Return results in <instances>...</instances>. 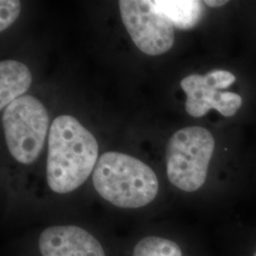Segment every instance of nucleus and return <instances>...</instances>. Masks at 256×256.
Instances as JSON below:
<instances>
[{
	"label": "nucleus",
	"mask_w": 256,
	"mask_h": 256,
	"mask_svg": "<svg viewBox=\"0 0 256 256\" xmlns=\"http://www.w3.org/2000/svg\"><path fill=\"white\" fill-rule=\"evenodd\" d=\"M95 137L78 120L62 115L50 128L46 184L52 192L66 194L80 188L92 176L98 162Z\"/></svg>",
	"instance_id": "nucleus-1"
},
{
	"label": "nucleus",
	"mask_w": 256,
	"mask_h": 256,
	"mask_svg": "<svg viewBox=\"0 0 256 256\" xmlns=\"http://www.w3.org/2000/svg\"><path fill=\"white\" fill-rule=\"evenodd\" d=\"M92 183L104 200L124 210L142 209L155 202L160 192L158 176L150 166L118 152L99 158Z\"/></svg>",
	"instance_id": "nucleus-2"
},
{
	"label": "nucleus",
	"mask_w": 256,
	"mask_h": 256,
	"mask_svg": "<svg viewBox=\"0 0 256 256\" xmlns=\"http://www.w3.org/2000/svg\"><path fill=\"white\" fill-rule=\"evenodd\" d=\"M214 138L202 126L184 128L166 147V174L176 189L185 194L200 191L209 178Z\"/></svg>",
	"instance_id": "nucleus-3"
},
{
	"label": "nucleus",
	"mask_w": 256,
	"mask_h": 256,
	"mask_svg": "<svg viewBox=\"0 0 256 256\" xmlns=\"http://www.w3.org/2000/svg\"><path fill=\"white\" fill-rule=\"evenodd\" d=\"M2 120L12 156L21 164H32L43 149L50 126L44 104L32 96H22L5 108Z\"/></svg>",
	"instance_id": "nucleus-4"
},
{
	"label": "nucleus",
	"mask_w": 256,
	"mask_h": 256,
	"mask_svg": "<svg viewBox=\"0 0 256 256\" xmlns=\"http://www.w3.org/2000/svg\"><path fill=\"white\" fill-rule=\"evenodd\" d=\"M28 248V256H120V247L100 232L74 223L46 226L34 234Z\"/></svg>",
	"instance_id": "nucleus-5"
},
{
	"label": "nucleus",
	"mask_w": 256,
	"mask_h": 256,
	"mask_svg": "<svg viewBox=\"0 0 256 256\" xmlns=\"http://www.w3.org/2000/svg\"><path fill=\"white\" fill-rule=\"evenodd\" d=\"M124 25L134 44L144 54H164L174 45V25L156 9L152 1L120 0Z\"/></svg>",
	"instance_id": "nucleus-6"
},
{
	"label": "nucleus",
	"mask_w": 256,
	"mask_h": 256,
	"mask_svg": "<svg viewBox=\"0 0 256 256\" xmlns=\"http://www.w3.org/2000/svg\"><path fill=\"white\" fill-rule=\"evenodd\" d=\"M236 82V77L227 70H214L205 75L191 74L180 82L187 99V113L200 118L209 110H218L225 117H232L242 106V98L234 92H220Z\"/></svg>",
	"instance_id": "nucleus-7"
},
{
	"label": "nucleus",
	"mask_w": 256,
	"mask_h": 256,
	"mask_svg": "<svg viewBox=\"0 0 256 256\" xmlns=\"http://www.w3.org/2000/svg\"><path fill=\"white\" fill-rule=\"evenodd\" d=\"M120 256H210L202 244L184 232H140L120 246Z\"/></svg>",
	"instance_id": "nucleus-8"
},
{
	"label": "nucleus",
	"mask_w": 256,
	"mask_h": 256,
	"mask_svg": "<svg viewBox=\"0 0 256 256\" xmlns=\"http://www.w3.org/2000/svg\"><path fill=\"white\" fill-rule=\"evenodd\" d=\"M32 76L27 66L14 60L0 63V108H7L27 92Z\"/></svg>",
	"instance_id": "nucleus-9"
},
{
	"label": "nucleus",
	"mask_w": 256,
	"mask_h": 256,
	"mask_svg": "<svg viewBox=\"0 0 256 256\" xmlns=\"http://www.w3.org/2000/svg\"><path fill=\"white\" fill-rule=\"evenodd\" d=\"M154 7L169 19L174 27L189 30L202 19L203 3L196 0H156Z\"/></svg>",
	"instance_id": "nucleus-10"
},
{
	"label": "nucleus",
	"mask_w": 256,
	"mask_h": 256,
	"mask_svg": "<svg viewBox=\"0 0 256 256\" xmlns=\"http://www.w3.org/2000/svg\"><path fill=\"white\" fill-rule=\"evenodd\" d=\"M230 256H256V229L232 232Z\"/></svg>",
	"instance_id": "nucleus-11"
},
{
	"label": "nucleus",
	"mask_w": 256,
	"mask_h": 256,
	"mask_svg": "<svg viewBox=\"0 0 256 256\" xmlns=\"http://www.w3.org/2000/svg\"><path fill=\"white\" fill-rule=\"evenodd\" d=\"M20 14V2L16 0L0 1V30L3 32L18 19Z\"/></svg>",
	"instance_id": "nucleus-12"
},
{
	"label": "nucleus",
	"mask_w": 256,
	"mask_h": 256,
	"mask_svg": "<svg viewBox=\"0 0 256 256\" xmlns=\"http://www.w3.org/2000/svg\"><path fill=\"white\" fill-rule=\"evenodd\" d=\"M204 3L212 8H218V7H222V6L226 5L228 3V1H226V0H206V1H204Z\"/></svg>",
	"instance_id": "nucleus-13"
}]
</instances>
